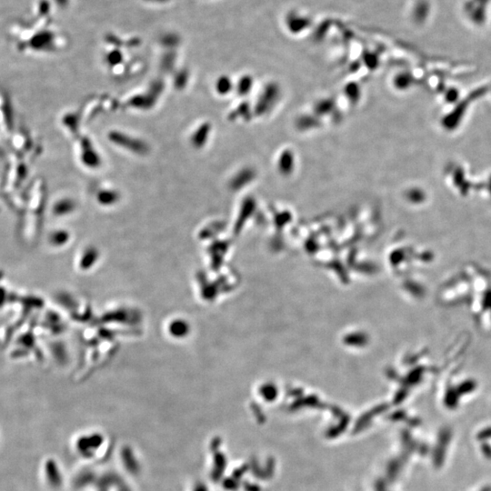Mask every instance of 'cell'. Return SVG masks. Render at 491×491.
I'll return each instance as SVG.
<instances>
[{"label":"cell","instance_id":"1","mask_svg":"<svg viewBox=\"0 0 491 491\" xmlns=\"http://www.w3.org/2000/svg\"><path fill=\"white\" fill-rule=\"evenodd\" d=\"M279 166L280 170L282 172L287 174L291 171V168L293 167V156L289 152L282 154L280 160H279Z\"/></svg>","mask_w":491,"mask_h":491},{"label":"cell","instance_id":"2","mask_svg":"<svg viewBox=\"0 0 491 491\" xmlns=\"http://www.w3.org/2000/svg\"><path fill=\"white\" fill-rule=\"evenodd\" d=\"M232 82L229 77H220L216 84V90L220 95H226L232 90Z\"/></svg>","mask_w":491,"mask_h":491},{"label":"cell","instance_id":"3","mask_svg":"<svg viewBox=\"0 0 491 491\" xmlns=\"http://www.w3.org/2000/svg\"><path fill=\"white\" fill-rule=\"evenodd\" d=\"M97 199L100 202H102L103 204H112L117 199V195L116 194L115 192L105 190V191L100 192V194L97 197Z\"/></svg>","mask_w":491,"mask_h":491},{"label":"cell","instance_id":"4","mask_svg":"<svg viewBox=\"0 0 491 491\" xmlns=\"http://www.w3.org/2000/svg\"><path fill=\"white\" fill-rule=\"evenodd\" d=\"M252 88V80L250 81V79L248 78V77H245L243 78L242 80L239 82L238 84V92L241 94V95H246L247 93H249V90Z\"/></svg>","mask_w":491,"mask_h":491}]
</instances>
